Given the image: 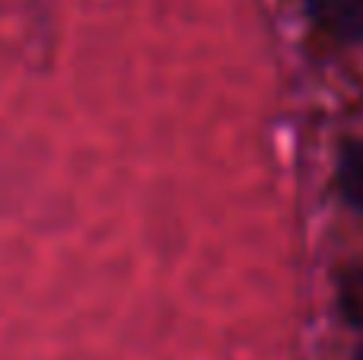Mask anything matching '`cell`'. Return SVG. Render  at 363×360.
<instances>
[{
  "instance_id": "obj_3",
  "label": "cell",
  "mask_w": 363,
  "mask_h": 360,
  "mask_svg": "<svg viewBox=\"0 0 363 360\" xmlns=\"http://www.w3.org/2000/svg\"><path fill=\"white\" fill-rule=\"evenodd\" d=\"M338 310L354 329H363V268H345L338 278Z\"/></svg>"
},
{
  "instance_id": "obj_2",
  "label": "cell",
  "mask_w": 363,
  "mask_h": 360,
  "mask_svg": "<svg viewBox=\"0 0 363 360\" xmlns=\"http://www.w3.org/2000/svg\"><path fill=\"white\" fill-rule=\"evenodd\" d=\"M338 185H341V195L347 198V204L363 214V140H351L341 150Z\"/></svg>"
},
{
  "instance_id": "obj_4",
  "label": "cell",
  "mask_w": 363,
  "mask_h": 360,
  "mask_svg": "<svg viewBox=\"0 0 363 360\" xmlns=\"http://www.w3.org/2000/svg\"><path fill=\"white\" fill-rule=\"evenodd\" d=\"M354 360H363V348H360V351H357V357H354Z\"/></svg>"
},
{
  "instance_id": "obj_1",
  "label": "cell",
  "mask_w": 363,
  "mask_h": 360,
  "mask_svg": "<svg viewBox=\"0 0 363 360\" xmlns=\"http://www.w3.org/2000/svg\"><path fill=\"white\" fill-rule=\"evenodd\" d=\"M306 10L332 38L363 42V0H306Z\"/></svg>"
}]
</instances>
